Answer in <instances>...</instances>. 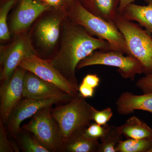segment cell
Segmentation results:
<instances>
[{
    "label": "cell",
    "instance_id": "cell-1",
    "mask_svg": "<svg viewBox=\"0 0 152 152\" xmlns=\"http://www.w3.org/2000/svg\"><path fill=\"white\" fill-rule=\"evenodd\" d=\"M66 17L62 26L59 50L48 61L78 90L75 72L79 63L95 51H107L112 50V48L108 42L94 37L84 28Z\"/></svg>",
    "mask_w": 152,
    "mask_h": 152
},
{
    "label": "cell",
    "instance_id": "cell-2",
    "mask_svg": "<svg viewBox=\"0 0 152 152\" xmlns=\"http://www.w3.org/2000/svg\"><path fill=\"white\" fill-rule=\"evenodd\" d=\"M72 3L66 16L73 23L81 26L92 36L108 42L112 50L129 56L124 37L113 22L107 21L94 15L79 1Z\"/></svg>",
    "mask_w": 152,
    "mask_h": 152
},
{
    "label": "cell",
    "instance_id": "cell-3",
    "mask_svg": "<svg viewBox=\"0 0 152 152\" xmlns=\"http://www.w3.org/2000/svg\"><path fill=\"white\" fill-rule=\"evenodd\" d=\"M85 99L79 94L66 104L51 109L52 116L59 126L63 148L71 136L88 126L92 121L93 107Z\"/></svg>",
    "mask_w": 152,
    "mask_h": 152
},
{
    "label": "cell",
    "instance_id": "cell-4",
    "mask_svg": "<svg viewBox=\"0 0 152 152\" xmlns=\"http://www.w3.org/2000/svg\"><path fill=\"white\" fill-rule=\"evenodd\" d=\"M113 22L124 37L129 56L141 64L143 73L152 74V38L148 32L118 13Z\"/></svg>",
    "mask_w": 152,
    "mask_h": 152
},
{
    "label": "cell",
    "instance_id": "cell-5",
    "mask_svg": "<svg viewBox=\"0 0 152 152\" xmlns=\"http://www.w3.org/2000/svg\"><path fill=\"white\" fill-rule=\"evenodd\" d=\"M51 107L41 109L22 129L32 133L50 152H62V137L58 124L52 116Z\"/></svg>",
    "mask_w": 152,
    "mask_h": 152
},
{
    "label": "cell",
    "instance_id": "cell-6",
    "mask_svg": "<svg viewBox=\"0 0 152 152\" xmlns=\"http://www.w3.org/2000/svg\"><path fill=\"white\" fill-rule=\"evenodd\" d=\"M116 51L96 50L82 60L77 69L93 65L111 66L118 68L117 72L125 79L133 81L137 75L143 73L142 66L140 61L131 56Z\"/></svg>",
    "mask_w": 152,
    "mask_h": 152
},
{
    "label": "cell",
    "instance_id": "cell-7",
    "mask_svg": "<svg viewBox=\"0 0 152 152\" xmlns=\"http://www.w3.org/2000/svg\"><path fill=\"white\" fill-rule=\"evenodd\" d=\"M65 14H50L40 19L34 29V40L39 48L38 57L49 60L58 42Z\"/></svg>",
    "mask_w": 152,
    "mask_h": 152
},
{
    "label": "cell",
    "instance_id": "cell-8",
    "mask_svg": "<svg viewBox=\"0 0 152 152\" xmlns=\"http://www.w3.org/2000/svg\"><path fill=\"white\" fill-rule=\"evenodd\" d=\"M75 97L66 94L60 96L42 99L26 98L21 100L14 108L7 124V132L14 137L21 130L22 122L32 117L41 109L57 104L68 102Z\"/></svg>",
    "mask_w": 152,
    "mask_h": 152
},
{
    "label": "cell",
    "instance_id": "cell-9",
    "mask_svg": "<svg viewBox=\"0 0 152 152\" xmlns=\"http://www.w3.org/2000/svg\"><path fill=\"white\" fill-rule=\"evenodd\" d=\"M19 35L11 44L5 47H1V84L10 78L20 63L25 58L36 54L29 37L26 34Z\"/></svg>",
    "mask_w": 152,
    "mask_h": 152
},
{
    "label": "cell",
    "instance_id": "cell-10",
    "mask_svg": "<svg viewBox=\"0 0 152 152\" xmlns=\"http://www.w3.org/2000/svg\"><path fill=\"white\" fill-rule=\"evenodd\" d=\"M19 66L31 72L45 81L58 87L63 91L72 96H77L80 94L78 92V90L52 66L48 60L32 54L25 58Z\"/></svg>",
    "mask_w": 152,
    "mask_h": 152
},
{
    "label": "cell",
    "instance_id": "cell-11",
    "mask_svg": "<svg viewBox=\"0 0 152 152\" xmlns=\"http://www.w3.org/2000/svg\"><path fill=\"white\" fill-rule=\"evenodd\" d=\"M26 70L18 66L7 81L0 87V121L6 124L16 106L21 100Z\"/></svg>",
    "mask_w": 152,
    "mask_h": 152
},
{
    "label": "cell",
    "instance_id": "cell-12",
    "mask_svg": "<svg viewBox=\"0 0 152 152\" xmlns=\"http://www.w3.org/2000/svg\"><path fill=\"white\" fill-rule=\"evenodd\" d=\"M50 7L39 0H20L12 17L10 31L16 34H22Z\"/></svg>",
    "mask_w": 152,
    "mask_h": 152
},
{
    "label": "cell",
    "instance_id": "cell-13",
    "mask_svg": "<svg viewBox=\"0 0 152 152\" xmlns=\"http://www.w3.org/2000/svg\"><path fill=\"white\" fill-rule=\"evenodd\" d=\"M66 94H67L58 87L27 71L24 79L23 97L42 99L56 97Z\"/></svg>",
    "mask_w": 152,
    "mask_h": 152
},
{
    "label": "cell",
    "instance_id": "cell-14",
    "mask_svg": "<svg viewBox=\"0 0 152 152\" xmlns=\"http://www.w3.org/2000/svg\"><path fill=\"white\" fill-rule=\"evenodd\" d=\"M115 105L117 112L120 115H129L136 110L145 111L152 114V92L137 95L125 92L120 95Z\"/></svg>",
    "mask_w": 152,
    "mask_h": 152
},
{
    "label": "cell",
    "instance_id": "cell-15",
    "mask_svg": "<svg viewBox=\"0 0 152 152\" xmlns=\"http://www.w3.org/2000/svg\"><path fill=\"white\" fill-rule=\"evenodd\" d=\"M120 0H84L82 5L91 13L107 22H113Z\"/></svg>",
    "mask_w": 152,
    "mask_h": 152
},
{
    "label": "cell",
    "instance_id": "cell-16",
    "mask_svg": "<svg viewBox=\"0 0 152 152\" xmlns=\"http://www.w3.org/2000/svg\"><path fill=\"white\" fill-rule=\"evenodd\" d=\"M121 15L129 20L138 22L148 32L152 34V3L147 6L130 4Z\"/></svg>",
    "mask_w": 152,
    "mask_h": 152
},
{
    "label": "cell",
    "instance_id": "cell-17",
    "mask_svg": "<svg viewBox=\"0 0 152 152\" xmlns=\"http://www.w3.org/2000/svg\"><path fill=\"white\" fill-rule=\"evenodd\" d=\"M118 127L120 133L127 139H152V129L135 116Z\"/></svg>",
    "mask_w": 152,
    "mask_h": 152
},
{
    "label": "cell",
    "instance_id": "cell-18",
    "mask_svg": "<svg viewBox=\"0 0 152 152\" xmlns=\"http://www.w3.org/2000/svg\"><path fill=\"white\" fill-rule=\"evenodd\" d=\"M83 129L71 136L63 148V152H98L99 143L98 140L86 137Z\"/></svg>",
    "mask_w": 152,
    "mask_h": 152
},
{
    "label": "cell",
    "instance_id": "cell-19",
    "mask_svg": "<svg viewBox=\"0 0 152 152\" xmlns=\"http://www.w3.org/2000/svg\"><path fill=\"white\" fill-rule=\"evenodd\" d=\"M13 138L22 151L50 152L41 144L32 133L22 128Z\"/></svg>",
    "mask_w": 152,
    "mask_h": 152
},
{
    "label": "cell",
    "instance_id": "cell-20",
    "mask_svg": "<svg viewBox=\"0 0 152 152\" xmlns=\"http://www.w3.org/2000/svg\"><path fill=\"white\" fill-rule=\"evenodd\" d=\"M123 136L118 127L108 125L105 134L100 139L98 152H116L118 145L123 140Z\"/></svg>",
    "mask_w": 152,
    "mask_h": 152
},
{
    "label": "cell",
    "instance_id": "cell-21",
    "mask_svg": "<svg viewBox=\"0 0 152 152\" xmlns=\"http://www.w3.org/2000/svg\"><path fill=\"white\" fill-rule=\"evenodd\" d=\"M152 148V139H127L122 140L116 152H148Z\"/></svg>",
    "mask_w": 152,
    "mask_h": 152
},
{
    "label": "cell",
    "instance_id": "cell-22",
    "mask_svg": "<svg viewBox=\"0 0 152 152\" xmlns=\"http://www.w3.org/2000/svg\"><path fill=\"white\" fill-rule=\"evenodd\" d=\"M17 0H8L3 4L0 9V39L8 40L10 39V32L7 26L8 14Z\"/></svg>",
    "mask_w": 152,
    "mask_h": 152
},
{
    "label": "cell",
    "instance_id": "cell-23",
    "mask_svg": "<svg viewBox=\"0 0 152 152\" xmlns=\"http://www.w3.org/2000/svg\"><path fill=\"white\" fill-rule=\"evenodd\" d=\"M108 126V125L101 126L95 122L92 123L85 130V135L87 137L91 140L100 139L105 134Z\"/></svg>",
    "mask_w": 152,
    "mask_h": 152
},
{
    "label": "cell",
    "instance_id": "cell-24",
    "mask_svg": "<svg viewBox=\"0 0 152 152\" xmlns=\"http://www.w3.org/2000/svg\"><path fill=\"white\" fill-rule=\"evenodd\" d=\"M113 113L110 107L99 111L93 107L92 110V120L95 123L101 126L107 125V123L113 117Z\"/></svg>",
    "mask_w": 152,
    "mask_h": 152
},
{
    "label": "cell",
    "instance_id": "cell-25",
    "mask_svg": "<svg viewBox=\"0 0 152 152\" xmlns=\"http://www.w3.org/2000/svg\"><path fill=\"white\" fill-rule=\"evenodd\" d=\"M7 130L0 121V152H13L14 151L7 136Z\"/></svg>",
    "mask_w": 152,
    "mask_h": 152
},
{
    "label": "cell",
    "instance_id": "cell-26",
    "mask_svg": "<svg viewBox=\"0 0 152 152\" xmlns=\"http://www.w3.org/2000/svg\"><path fill=\"white\" fill-rule=\"evenodd\" d=\"M136 86L144 94L152 92V74L145 75L139 79Z\"/></svg>",
    "mask_w": 152,
    "mask_h": 152
},
{
    "label": "cell",
    "instance_id": "cell-27",
    "mask_svg": "<svg viewBox=\"0 0 152 152\" xmlns=\"http://www.w3.org/2000/svg\"><path fill=\"white\" fill-rule=\"evenodd\" d=\"M100 79L96 74H88L84 77L82 83L95 89L99 86Z\"/></svg>",
    "mask_w": 152,
    "mask_h": 152
},
{
    "label": "cell",
    "instance_id": "cell-28",
    "mask_svg": "<svg viewBox=\"0 0 152 152\" xmlns=\"http://www.w3.org/2000/svg\"><path fill=\"white\" fill-rule=\"evenodd\" d=\"M78 91L80 94L85 98L91 97L94 93V89L82 83L79 86Z\"/></svg>",
    "mask_w": 152,
    "mask_h": 152
},
{
    "label": "cell",
    "instance_id": "cell-29",
    "mask_svg": "<svg viewBox=\"0 0 152 152\" xmlns=\"http://www.w3.org/2000/svg\"><path fill=\"white\" fill-rule=\"evenodd\" d=\"M134 1L135 0H120L119 4L118 10V13L122 15L125 8L128 5L132 4ZM145 1L148 4L152 3V0H145Z\"/></svg>",
    "mask_w": 152,
    "mask_h": 152
},
{
    "label": "cell",
    "instance_id": "cell-30",
    "mask_svg": "<svg viewBox=\"0 0 152 152\" xmlns=\"http://www.w3.org/2000/svg\"><path fill=\"white\" fill-rule=\"evenodd\" d=\"M45 3L50 7L59 8L62 5L63 0H45Z\"/></svg>",
    "mask_w": 152,
    "mask_h": 152
},
{
    "label": "cell",
    "instance_id": "cell-31",
    "mask_svg": "<svg viewBox=\"0 0 152 152\" xmlns=\"http://www.w3.org/2000/svg\"><path fill=\"white\" fill-rule=\"evenodd\" d=\"M66 1L69 2L73 3L76 1H78V0H66Z\"/></svg>",
    "mask_w": 152,
    "mask_h": 152
},
{
    "label": "cell",
    "instance_id": "cell-32",
    "mask_svg": "<svg viewBox=\"0 0 152 152\" xmlns=\"http://www.w3.org/2000/svg\"><path fill=\"white\" fill-rule=\"evenodd\" d=\"M148 152H152V148L151 149H150Z\"/></svg>",
    "mask_w": 152,
    "mask_h": 152
},
{
    "label": "cell",
    "instance_id": "cell-33",
    "mask_svg": "<svg viewBox=\"0 0 152 152\" xmlns=\"http://www.w3.org/2000/svg\"><path fill=\"white\" fill-rule=\"evenodd\" d=\"M42 1H43L45 2V0H42Z\"/></svg>",
    "mask_w": 152,
    "mask_h": 152
}]
</instances>
